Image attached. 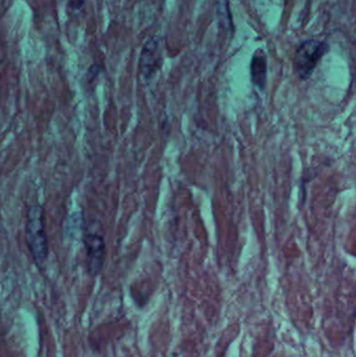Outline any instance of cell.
<instances>
[{
    "mask_svg": "<svg viewBox=\"0 0 356 357\" xmlns=\"http://www.w3.org/2000/svg\"><path fill=\"white\" fill-rule=\"evenodd\" d=\"M217 14L219 24L223 26V29L226 31H231L233 23H232L231 13H230L228 0H217Z\"/></svg>",
    "mask_w": 356,
    "mask_h": 357,
    "instance_id": "obj_6",
    "label": "cell"
},
{
    "mask_svg": "<svg viewBox=\"0 0 356 357\" xmlns=\"http://www.w3.org/2000/svg\"><path fill=\"white\" fill-rule=\"evenodd\" d=\"M86 248V266L88 274L96 277L102 272L106 256L104 237L98 233H88L84 238Z\"/></svg>",
    "mask_w": 356,
    "mask_h": 357,
    "instance_id": "obj_4",
    "label": "cell"
},
{
    "mask_svg": "<svg viewBox=\"0 0 356 357\" xmlns=\"http://www.w3.org/2000/svg\"><path fill=\"white\" fill-rule=\"evenodd\" d=\"M25 239L33 262L38 268L43 270L48 256V245L44 210L39 204L29 206L27 209Z\"/></svg>",
    "mask_w": 356,
    "mask_h": 357,
    "instance_id": "obj_1",
    "label": "cell"
},
{
    "mask_svg": "<svg viewBox=\"0 0 356 357\" xmlns=\"http://www.w3.org/2000/svg\"><path fill=\"white\" fill-rule=\"evenodd\" d=\"M330 50V43L322 40L309 39L297 47L294 65L301 81H307L313 75L318 64Z\"/></svg>",
    "mask_w": 356,
    "mask_h": 357,
    "instance_id": "obj_2",
    "label": "cell"
},
{
    "mask_svg": "<svg viewBox=\"0 0 356 357\" xmlns=\"http://www.w3.org/2000/svg\"><path fill=\"white\" fill-rule=\"evenodd\" d=\"M250 70L253 85L263 91L267 84L268 61L263 50H258L253 54Z\"/></svg>",
    "mask_w": 356,
    "mask_h": 357,
    "instance_id": "obj_5",
    "label": "cell"
},
{
    "mask_svg": "<svg viewBox=\"0 0 356 357\" xmlns=\"http://www.w3.org/2000/svg\"><path fill=\"white\" fill-rule=\"evenodd\" d=\"M86 1H87V0H69L68 6H70V8H72V10H81L84 4L86 3Z\"/></svg>",
    "mask_w": 356,
    "mask_h": 357,
    "instance_id": "obj_7",
    "label": "cell"
},
{
    "mask_svg": "<svg viewBox=\"0 0 356 357\" xmlns=\"http://www.w3.org/2000/svg\"><path fill=\"white\" fill-rule=\"evenodd\" d=\"M162 42L160 38L154 36L144 44L140 54V73L146 82L154 79L162 65Z\"/></svg>",
    "mask_w": 356,
    "mask_h": 357,
    "instance_id": "obj_3",
    "label": "cell"
}]
</instances>
